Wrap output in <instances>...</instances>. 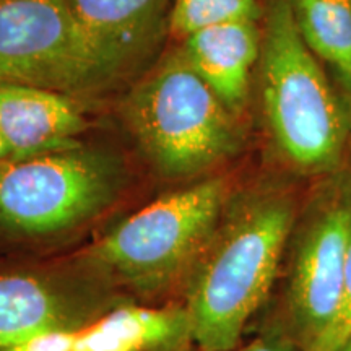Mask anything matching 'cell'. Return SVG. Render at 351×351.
<instances>
[{"mask_svg":"<svg viewBox=\"0 0 351 351\" xmlns=\"http://www.w3.org/2000/svg\"><path fill=\"white\" fill-rule=\"evenodd\" d=\"M77 332H49L20 343L0 348V351H72Z\"/></svg>","mask_w":351,"mask_h":351,"instance_id":"2e32d148","label":"cell"},{"mask_svg":"<svg viewBox=\"0 0 351 351\" xmlns=\"http://www.w3.org/2000/svg\"><path fill=\"white\" fill-rule=\"evenodd\" d=\"M351 339V239L346 257L343 287H341L339 306L326 330L320 333L317 341L309 351H341Z\"/></svg>","mask_w":351,"mask_h":351,"instance_id":"9a60e30c","label":"cell"},{"mask_svg":"<svg viewBox=\"0 0 351 351\" xmlns=\"http://www.w3.org/2000/svg\"><path fill=\"white\" fill-rule=\"evenodd\" d=\"M228 184L205 179L156 199L109 230L86 254L111 285L156 295L187 278L226 207Z\"/></svg>","mask_w":351,"mask_h":351,"instance_id":"277c9868","label":"cell"},{"mask_svg":"<svg viewBox=\"0 0 351 351\" xmlns=\"http://www.w3.org/2000/svg\"><path fill=\"white\" fill-rule=\"evenodd\" d=\"M261 47L262 32L257 21L241 20L189 34L179 49L223 104L241 117L247 106L252 72L261 59Z\"/></svg>","mask_w":351,"mask_h":351,"instance_id":"8fae6325","label":"cell"},{"mask_svg":"<svg viewBox=\"0 0 351 351\" xmlns=\"http://www.w3.org/2000/svg\"><path fill=\"white\" fill-rule=\"evenodd\" d=\"M129 181L116 152L72 147L0 163V236L39 239L75 230L112 207Z\"/></svg>","mask_w":351,"mask_h":351,"instance_id":"5b68a950","label":"cell"},{"mask_svg":"<svg viewBox=\"0 0 351 351\" xmlns=\"http://www.w3.org/2000/svg\"><path fill=\"white\" fill-rule=\"evenodd\" d=\"M296 28L311 52L351 78V0H289Z\"/></svg>","mask_w":351,"mask_h":351,"instance_id":"4fadbf2b","label":"cell"},{"mask_svg":"<svg viewBox=\"0 0 351 351\" xmlns=\"http://www.w3.org/2000/svg\"><path fill=\"white\" fill-rule=\"evenodd\" d=\"M7 158H10V150H8L5 140L0 135V163H2L3 160H7Z\"/></svg>","mask_w":351,"mask_h":351,"instance_id":"d6986e66","label":"cell"},{"mask_svg":"<svg viewBox=\"0 0 351 351\" xmlns=\"http://www.w3.org/2000/svg\"><path fill=\"white\" fill-rule=\"evenodd\" d=\"M243 351H304L291 335L282 330H270L257 337Z\"/></svg>","mask_w":351,"mask_h":351,"instance_id":"e0dca14e","label":"cell"},{"mask_svg":"<svg viewBox=\"0 0 351 351\" xmlns=\"http://www.w3.org/2000/svg\"><path fill=\"white\" fill-rule=\"evenodd\" d=\"M261 16L257 0H173L169 34L184 39L208 26Z\"/></svg>","mask_w":351,"mask_h":351,"instance_id":"5bb4252c","label":"cell"},{"mask_svg":"<svg viewBox=\"0 0 351 351\" xmlns=\"http://www.w3.org/2000/svg\"><path fill=\"white\" fill-rule=\"evenodd\" d=\"M86 125L83 109L73 96L0 82V135L10 158L72 147Z\"/></svg>","mask_w":351,"mask_h":351,"instance_id":"30bf717a","label":"cell"},{"mask_svg":"<svg viewBox=\"0 0 351 351\" xmlns=\"http://www.w3.org/2000/svg\"><path fill=\"white\" fill-rule=\"evenodd\" d=\"M82 29L125 78L150 62L169 34L173 0H65Z\"/></svg>","mask_w":351,"mask_h":351,"instance_id":"9c48e42d","label":"cell"},{"mask_svg":"<svg viewBox=\"0 0 351 351\" xmlns=\"http://www.w3.org/2000/svg\"><path fill=\"white\" fill-rule=\"evenodd\" d=\"M124 78L95 49L65 0H0V82L78 98Z\"/></svg>","mask_w":351,"mask_h":351,"instance_id":"8992f818","label":"cell"},{"mask_svg":"<svg viewBox=\"0 0 351 351\" xmlns=\"http://www.w3.org/2000/svg\"><path fill=\"white\" fill-rule=\"evenodd\" d=\"M295 219V199L282 189H256L228 199L187 275L186 309L202 351L238 346L275 282Z\"/></svg>","mask_w":351,"mask_h":351,"instance_id":"6da1fadb","label":"cell"},{"mask_svg":"<svg viewBox=\"0 0 351 351\" xmlns=\"http://www.w3.org/2000/svg\"><path fill=\"white\" fill-rule=\"evenodd\" d=\"M91 270L0 271V348L49 332H75L122 304Z\"/></svg>","mask_w":351,"mask_h":351,"instance_id":"ba28073f","label":"cell"},{"mask_svg":"<svg viewBox=\"0 0 351 351\" xmlns=\"http://www.w3.org/2000/svg\"><path fill=\"white\" fill-rule=\"evenodd\" d=\"M341 90V98H343L345 108H346V116H348V142L351 143V78L346 80H340Z\"/></svg>","mask_w":351,"mask_h":351,"instance_id":"ac0fdd59","label":"cell"},{"mask_svg":"<svg viewBox=\"0 0 351 351\" xmlns=\"http://www.w3.org/2000/svg\"><path fill=\"white\" fill-rule=\"evenodd\" d=\"M239 117L187 64L165 56L122 103V121L145 160L168 179H192L241 147Z\"/></svg>","mask_w":351,"mask_h":351,"instance_id":"3957f363","label":"cell"},{"mask_svg":"<svg viewBox=\"0 0 351 351\" xmlns=\"http://www.w3.org/2000/svg\"><path fill=\"white\" fill-rule=\"evenodd\" d=\"M341 351H351V339L346 341V345L341 348Z\"/></svg>","mask_w":351,"mask_h":351,"instance_id":"ffe728a7","label":"cell"},{"mask_svg":"<svg viewBox=\"0 0 351 351\" xmlns=\"http://www.w3.org/2000/svg\"><path fill=\"white\" fill-rule=\"evenodd\" d=\"M258 64L263 117L283 160L304 174L335 171L348 143L346 108L302 41L289 0L267 7Z\"/></svg>","mask_w":351,"mask_h":351,"instance_id":"7a4b0ae2","label":"cell"},{"mask_svg":"<svg viewBox=\"0 0 351 351\" xmlns=\"http://www.w3.org/2000/svg\"><path fill=\"white\" fill-rule=\"evenodd\" d=\"M191 343L186 307L119 304L78 330L72 351H184Z\"/></svg>","mask_w":351,"mask_h":351,"instance_id":"7c38bea8","label":"cell"},{"mask_svg":"<svg viewBox=\"0 0 351 351\" xmlns=\"http://www.w3.org/2000/svg\"><path fill=\"white\" fill-rule=\"evenodd\" d=\"M351 239V179L330 189L302 225L287 295L289 335L309 351L339 306Z\"/></svg>","mask_w":351,"mask_h":351,"instance_id":"52a82bcc","label":"cell"}]
</instances>
